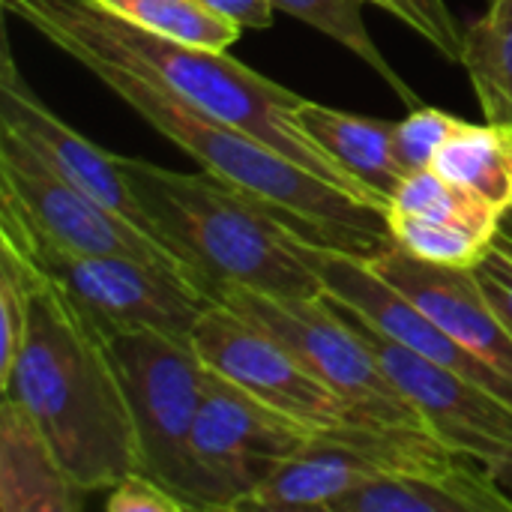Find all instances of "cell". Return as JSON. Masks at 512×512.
<instances>
[{
	"mask_svg": "<svg viewBox=\"0 0 512 512\" xmlns=\"http://www.w3.org/2000/svg\"><path fill=\"white\" fill-rule=\"evenodd\" d=\"M87 498L33 417L0 396V512H78Z\"/></svg>",
	"mask_w": 512,
	"mask_h": 512,
	"instance_id": "e0dca14e",
	"label": "cell"
},
{
	"mask_svg": "<svg viewBox=\"0 0 512 512\" xmlns=\"http://www.w3.org/2000/svg\"><path fill=\"white\" fill-rule=\"evenodd\" d=\"M363 3H375L384 12L396 15L405 27H411L420 39H426L444 60L462 63L465 30L459 27L447 0H363Z\"/></svg>",
	"mask_w": 512,
	"mask_h": 512,
	"instance_id": "484cf974",
	"label": "cell"
},
{
	"mask_svg": "<svg viewBox=\"0 0 512 512\" xmlns=\"http://www.w3.org/2000/svg\"><path fill=\"white\" fill-rule=\"evenodd\" d=\"M330 512H512V501L480 459L456 453L435 465L375 477Z\"/></svg>",
	"mask_w": 512,
	"mask_h": 512,
	"instance_id": "2e32d148",
	"label": "cell"
},
{
	"mask_svg": "<svg viewBox=\"0 0 512 512\" xmlns=\"http://www.w3.org/2000/svg\"><path fill=\"white\" fill-rule=\"evenodd\" d=\"M0 396L15 399L33 417L87 495L108 492L120 477L141 471L132 411L108 345L42 273Z\"/></svg>",
	"mask_w": 512,
	"mask_h": 512,
	"instance_id": "7a4b0ae2",
	"label": "cell"
},
{
	"mask_svg": "<svg viewBox=\"0 0 512 512\" xmlns=\"http://www.w3.org/2000/svg\"><path fill=\"white\" fill-rule=\"evenodd\" d=\"M0 195L9 198L39 234L63 249L153 261L189 279L180 258L162 240L63 180L9 129H0Z\"/></svg>",
	"mask_w": 512,
	"mask_h": 512,
	"instance_id": "8fae6325",
	"label": "cell"
},
{
	"mask_svg": "<svg viewBox=\"0 0 512 512\" xmlns=\"http://www.w3.org/2000/svg\"><path fill=\"white\" fill-rule=\"evenodd\" d=\"M315 432L210 369L192 447L219 492L222 510L237 512Z\"/></svg>",
	"mask_w": 512,
	"mask_h": 512,
	"instance_id": "30bf717a",
	"label": "cell"
},
{
	"mask_svg": "<svg viewBox=\"0 0 512 512\" xmlns=\"http://www.w3.org/2000/svg\"><path fill=\"white\" fill-rule=\"evenodd\" d=\"M366 261L384 282L417 303L459 345L512 381V333L489 303L474 267L432 264L414 258L393 240Z\"/></svg>",
	"mask_w": 512,
	"mask_h": 512,
	"instance_id": "9a60e30c",
	"label": "cell"
},
{
	"mask_svg": "<svg viewBox=\"0 0 512 512\" xmlns=\"http://www.w3.org/2000/svg\"><path fill=\"white\" fill-rule=\"evenodd\" d=\"M108 512H189V507L159 480L144 471L120 477L105 498Z\"/></svg>",
	"mask_w": 512,
	"mask_h": 512,
	"instance_id": "83f0119b",
	"label": "cell"
},
{
	"mask_svg": "<svg viewBox=\"0 0 512 512\" xmlns=\"http://www.w3.org/2000/svg\"><path fill=\"white\" fill-rule=\"evenodd\" d=\"M459 126L462 120L441 108H432V105L414 108L405 120L396 123V153H399L402 168L408 174L432 168L435 156L444 150V144L453 138Z\"/></svg>",
	"mask_w": 512,
	"mask_h": 512,
	"instance_id": "4316f807",
	"label": "cell"
},
{
	"mask_svg": "<svg viewBox=\"0 0 512 512\" xmlns=\"http://www.w3.org/2000/svg\"><path fill=\"white\" fill-rule=\"evenodd\" d=\"M273 6L309 27H315L318 33L330 36L333 42H339L342 48H348L354 57H360L372 72H378L387 87L408 105L420 108V96L417 90L393 69V63L384 57V51L375 45L372 33L366 30L363 21V0H273Z\"/></svg>",
	"mask_w": 512,
	"mask_h": 512,
	"instance_id": "ffe728a7",
	"label": "cell"
},
{
	"mask_svg": "<svg viewBox=\"0 0 512 512\" xmlns=\"http://www.w3.org/2000/svg\"><path fill=\"white\" fill-rule=\"evenodd\" d=\"M120 162L153 234L207 297L222 285L282 297L324 294L312 264L315 243L270 204L207 171L183 174L132 156H120Z\"/></svg>",
	"mask_w": 512,
	"mask_h": 512,
	"instance_id": "277c9868",
	"label": "cell"
},
{
	"mask_svg": "<svg viewBox=\"0 0 512 512\" xmlns=\"http://www.w3.org/2000/svg\"><path fill=\"white\" fill-rule=\"evenodd\" d=\"M201 6H207L210 12L234 21L243 30H261L273 24V0H198Z\"/></svg>",
	"mask_w": 512,
	"mask_h": 512,
	"instance_id": "f1b7e54d",
	"label": "cell"
},
{
	"mask_svg": "<svg viewBox=\"0 0 512 512\" xmlns=\"http://www.w3.org/2000/svg\"><path fill=\"white\" fill-rule=\"evenodd\" d=\"M90 3L102 6L105 12L141 30H150L156 36L177 39L186 45L228 51L243 36V27L210 12L198 0H90Z\"/></svg>",
	"mask_w": 512,
	"mask_h": 512,
	"instance_id": "44dd1931",
	"label": "cell"
},
{
	"mask_svg": "<svg viewBox=\"0 0 512 512\" xmlns=\"http://www.w3.org/2000/svg\"><path fill=\"white\" fill-rule=\"evenodd\" d=\"M501 228L507 231V234H512V207L504 213V219H501Z\"/></svg>",
	"mask_w": 512,
	"mask_h": 512,
	"instance_id": "d6a6232c",
	"label": "cell"
},
{
	"mask_svg": "<svg viewBox=\"0 0 512 512\" xmlns=\"http://www.w3.org/2000/svg\"><path fill=\"white\" fill-rule=\"evenodd\" d=\"M387 216H432V219H462L489 228H501V213L477 198L474 192L450 183L435 168L411 171L399 189L387 198Z\"/></svg>",
	"mask_w": 512,
	"mask_h": 512,
	"instance_id": "603a6c76",
	"label": "cell"
},
{
	"mask_svg": "<svg viewBox=\"0 0 512 512\" xmlns=\"http://www.w3.org/2000/svg\"><path fill=\"white\" fill-rule=\"evenodd\" d=\"M0 129L15 132L48 168H54L81 192H87L93 201L105 204L132 225L153 234L150 219L123 171L120 156L96 147L69 123H63L21 78L9 45H3L0 60Z\"/></svg>",
	"mask_w": 512,
	"mask_h": 512,
	"instance_id": "5bb4252c",
	"label": "cell"
},
{
	"mask_svg": "<svg viewBox=\"0 0 512 512\" xmlns=\"http://www.w3.org/2000/svg\"><path fill=\"white\" fill-rule=\"evenodd\" d=\"M342 312L366 333L381 366L402 390V396L417 408L429 432H435L456 453L480 462H492L510 453L512 402L447 366L414 354L411 348L375 330L357 312L345 306Z\"/></svg>",
	"mask_w": 512,
	"mask_h": 512,
	"instance_id": "7c38bea8",
	"label": "cell"
},
{
	"mask_svg": "<svg viewBox=\"0 0 512 512\" xmlns=\"http://www.w3.org/2000/svg\"><path fill=\"white\" fill-rule=\"evenodd\" d=\"M3 9L30 24L63 54L90 51L111 63L147 72L198 111L255 135L300 168L387 216V204L306 135L297 120L303 96L264 78L225 51L156 36L90 0H3Z\"/></svg>",
	"mask_w": 512,
	"mask_h": 512,
	"instance_id": "6da1fadb",
	"label": "cell"
},
{
	"mask_svg": "<svg viewBox=\"0 0 512 512\" xmlns=\"http://www.w3.org/2000/svg\"><path fill=\"white\" fill-rule=\"evenodd\" d=\"M69 57L81 63L96 81H102L141 120H147L159 135L192 156L207 174L270 204L306 240L363 258L375 255L393 240L381 210L315 177L255 135L198 111L147 72L111 63L90 51H72Z\"/></svg>",
	"mask_w": 512,
	"mask_h": 512,
	"instance_id": "3957f363",
	"label": "cell"
},
{
	"mask_svg": "<svg viewBox=\"0 0 512 512\" xmlns=\"http://www.w3.org/2000/svg\"><path fill=\"white\" fill-rule=\"evenodd\" d=\"M387 225L393 243H399L405 252L447 267H477L501 231L477 222L432 216H387Z\"/></svg>",
	"mask_w": 512,
	"mask_h": 512,
	"instance_id": "7402d4cb",
	"label": "cell"
},
{
	"mask_svg": "<svg viewBox=\"0 0 512 512\" xmlns=\"http://www.w3.org/2000/svg\"><path fill=\"white\" fill-rule=\"evenodd\" d=\"M432 168L504 216L512 207V123L489 117L486 123L462 120Z\"/></svg>",
	"mask_w": 512,
	"mask_h": 512,
	"instance_id": "d6986e66",
	"label": "cell"
},
{
	"mask_svg": "<svg viewBox=\"0 0 512 512\" xmlns=\"http://www.w3.org/2000/svg\"><path fill=\"white\" fill-rule=\"evenodd\" d=\"M462 66L471 81L512 87V0H489L486 15L465 27Z\"/></svg>",
	"mask_w": 512,
	"mask_h": 512,
	"instance_id": "d4e9b609",
	"label": "cell"
},
{
	"mask_svg": "<svg viewBox=\"0 0 512 512\" xmlns=\"http://www.w3.org/2000/svg\"><path fill=\"white\" fill-rule=\"evenodd\" d=\"M0 240L12 243L48 282H54L102 339L129 330H156L192 342L198 318L213 303L174 267L57 246L3 195Z\"/></svg>",
	"mask_w": 512,
	"mask_h": 512,
	"instance_id": "5b68a950",
	"label": "cell"
},
{
	"mask_svg": "<svg viewBox=\"0 0 512 512\" xmlns=\"http://www.w3.org/2000/svg\"><path fill=\"white\" fill-rule=\"evenodd\" d=\"M297 120L330 159H336L384 204L408 177L396 153V123L339 111L309 99L297 105Z\"/></svg>",
	"mask_w": 512,
	"mask_h": 512,
	"instance_id": "ac0fdd59",
	"label": "cell"
},
{
	"mask_svg": "<svg viewBox=\"0 0 512 512\" xmlns=\"http://www.w3.org/2000/svg\"><path fill=\"white\" fill-rule=\"evenodd\" d=\"M483 465L489 468V474H492V480L498 483V489L512 501V450L507 456L492 459V462H483Z\"/></svg>",
	"mask_w": 512,
	"mask_h": 512,
	"instance_id": "1f68e13d",
	"label": "cell"
},
{
	"mask_svg": "<svg viewBox=\"0 0 512 512\" xmlns=\"http://www.w3.org/2000/svg\"><path fill=\"white\" fill-rule=\"evenodd\" d=\"M312 264L324 282V294L357 312L363 321H369L384 336L396 339L399 345L411 348L414 354L447 366L480 387L498 393L501 399L512 402V381L474 357L465 345H459L447 330H441L417 303H411L405 294H399L390 282H384L363 255L339 252L330 246H312Z\"/></svg>",
	"mask_w": 512,
	"mask_h": 512,
	"instance_id": "4fadbf2b",
	"label": "cell"
},
{
	"mask_svg": "<svg viewBox=\"0 0 512 512\" xmlns=\"http://www.w3.org/2000/svg\"><path fill=\"white\" fill-rule=\"evenodd\" d=\"M39 270L6 240H0V381H6L30 321V300Z\"/></svg>",
	"mask_w": 512,
	"mask_h": 512,
	"instance_id": "cb8c5ba5",
	"label": "cell"
},
{
	"mask_svg": "<svg viewBox=\"0 0 512 512\" xmlns=\"http://www.w3.org/2000/svg\"><path fill=\"white\" fill-rule=\"evenodd\" d=\"M192 345L213 372L318 432L378 423L360 405L312 375L276 336L222 303L204 309L192 330Z\"/></svg>",
	"mask_w": 512,
	"mask_h": 512,
	"instance_id": "9c48e42d",
	"label": "cell"
},
{
	"mask_svg": "<svg viewBox=\"0 0 512 512\" xmlns=\"http://www.w3.org/2000/svg\"><path fill=\"white\" fill-rule=\"evenodd\" d=\"M210 300L276 336L312 375L360 405L378 423L426 426L381 366L366 333L327 294L282 297L243 285H222Z\"/></svg>",
	"mask_w": 512,
	"mask_h": 512,
	"instance_id": "52a82bcc",
	"label": "cell"
},
{
	"mask_svg": "<svg viewBox=\"0 0 512 512\" xmlns=\"http://www.w3.org/2000/svg\"><path fill=\"white\" fill-rule=\"evenodd\" d=\"M474 270L483 273V276H489V279H495V282H501V285H507L512 291V234H507V231L501 228V231L495 234V240H492L486 258H483Z\"/></svg>",
	"mask_w": 512,
	"mask_h": 512,
	"instance_id": "f546056e",
	"label": "cell"
},
{
	"mask_svg": "<svg viewBox=\"0 0 512 512\" xmlns=\"http://www.w3.org/2000/svg\"><path fill=\"white\" fill-rule=\"evenodd\" d=\"M450 456L456 450L426 426L357 423L321 429L237 512H330L336 501L375 477L435 465Z\"/></svg>",
	"mask_w": 512,
	"mask_h": 512,
	"instance_id": "ba28073f",
	"label": "cell"
},
{
	"mask_svg": "<svg viewBox=\"0 0 512 512\" xmlns=\"http://www.w3.org/2000/svg\"><path fill=\"white\" fill-rule=\"evenodd\" d=\"M105 345L126 390L141 471L168 486L189 512L222 510L219 492L192 447L210 372L195 345L156 330L117 333Z\"/></svg>",
	"mask_w": 512,
	"mask_h": 512,
	"instance_id": "8992f818",
	"label": "cell"
},
{
	"mask_svg": "<svg viewBox=\"0 0 512 512\" xmlns=\"http://www.w3.org/2000/svg\"><path fill=\"white\" fill-rule=\"evenodd\" d=\"M477 99L489 120H510L512 123V87H495L486 81H474Z\"/></svg>",
	"mask_w": 512,
	"mask_h": 512,
	"instance_id": "4dcf8cb0",
	"label": "cell"
}]
</instances>
